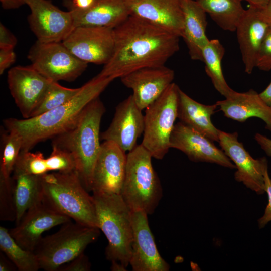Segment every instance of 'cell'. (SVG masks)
<instances>
[{
  "label": "cell",
  "instance_id": "30",
  "mask_svg": "<svg viewBox=\"0 0 271 271\" xmlns=\"http://www.w3.org/2000/svg\"><path fill=\"white\" fill-rule=\"evenodd\" d=\"M1 135L0 178H10L22 150L20 136L13 131L7 130Z\"/></svg>",
  "mask_w": 271,
  "mask_h": 271
},
{
  "label": "cell",
  "instance_id": "27",
  "mask_svg": "<svg viewBox=\"0 0 271 271\" xmlns=\"http://www.w3.org/2000/svg\"><path fill=\"white\" fill-rule=\"evenodd\" d=\"M220 28L235 32L245 10L239 0H196Z\"/></svg>",
  "mask_w": 271,
  "mask_h": 271
},
{
  "label": "cell",
  "instance_id": "10",
  "mask_svg": "<svg viewBox=\"0 0 271 271\" xmlns=\"http://www.w3.org/2000/svg\"><path fill=\"white\" fill-rule=\"evenodd\" d=\"M62 42L80 60L104 65L109 60L113 51V28L76 27Z\"/></svg>",
  "mask_w": 271,
  "mask_h": 271
},
{
  "label": "cell",
  "instance_id": "7",
  "mask_svg": "<svg viewBox=\"0 0 271 271\" xmlns=\"http://www.w3.org/2000/svg\"><path fill=\"white\" fill-rule=\"evenodd\" d=\"M100 231L97 227L70 221L56 233L42 237L34 250L40 268L58 270L84 253L87 246L98 239Z\"/></svg>",
  "mask_w": 271,
  "mask_h": 271
},
{
  "label": "cell",
  "instance_id": "35",
  "mask_svg": "<svg viewBox=\"0 0 271 271\" xmlns=\"http://www.w3.org/2000/svg\"><path fill=\"white\" fill-rule=\"evenodd\" d=\"M256 67L262 71L271 70V26L268 28L261 44Z\"/></svg>",
  "mask_w": 271,
  "mask_h": 271
},
{
  "label": "cell",
  "instance_id": "20",
  "mask_svg": "<svg viewBox=\"0 0 271 271\" xmlns=\"http://www.w3.org/2000/svg\"><path fill=\"white\" fill-rule=\"evenodd\" d=\"M124 1L131 15L156 24L182 37L184 17L181 0Z\"/></svg>",
  "mask_w": 271,
  "mask_h": 271
},
{
  "label": "cell",
  "instance_id": "22",
  "mask_svg": "<svg viewBox=\"0 0 271 271\" xmlns=\"http://www.w3.org/2000/svg\"><path fill=\"white\" fill-rule=\"evenodd\" d=\"M224 115L243 122L251 117H257L265 123V128L271 131V107L253 89L234 93L224 100L215 103Z\"/></svg>",
  "mask_w": 271,
  "mask_h": 271
},
{
  "label": "cell",
  "instance_id": "8",
  "mask_svg": "<svg viewBox=\"0 0 271 271\" xmlns=\"http://www.w3.org/2000/svg\"><path fill=\"white\" fill-rule=\"evenodd\" d=\"M180 88L172 83L145 109L141 144L152 158L162 160L170 148V138L178 118Z\"/></svg>",
  "mask_w": 271,
  "mask_h": 271
},
{
  "label": "cell",
  "instance_id": "34",
  "mask_svg": "<svg viewBox=\"0 0 271 271\" xmlns=\"http://www.w3.org/2000/svg\"><path fill=\"white\" fill-rule=\"evenodd\" d=\"M49 172H68L76 171V164L68 151L52 145V151L46 158Z\"/></svg>",
  "mask_w": 271,
  "mask_h": 271
},
{
  "label": "cell",
  "instance_id": "26",
  "mask_svg": "<svg viewBox=\"0 0 271 271\" xmlns=\"http://www.w3.org/2000/svg\"><path fill=\"white\" fill-rule=\"evenodd\" d=\"M41 176L13 173L16 225L29 208L42 202Z\"/></svg>",
  "mask_w": 271,
  "mask_h": 271
},
{
  "label": "cell",
  "instance_id": "43",
  "mask_svg": "<svg viewBox=\"0 0 271 271\" xmlns=\"http://www.w3.org/2000/svg\"><path fill=\"white\" fill-rule=\"evenodd\" d=\"M2 7L5 9H17L25 4L24 0H0Z\"/></svg>",
  "mask_w": 271,
  "mask_h": 271
},
{
  "label": "cell",
  "instance_id": "11",
  "mask_svg": "<svg viewBox=\"0 0 271 271\" xmlns=\"http://www.w3.org/2000/svg\"><path fill=\"white\" fill-rule=\"evenodd\" d=\"M24 1L30 9L28 22L37 41L62 42L75 28L70 11H62L49 0Z\"/></svg>",
  "mask_w": 271,
  "mask_h": 271
},
{
  "label": "cell",
  "instance_id": "23",
  "mask_svg": "<svg viewBox=\"0 0 271 271\" xmlns=\"http://www.w3.org/2000/svg\"><path fill=\"white\" fill-rule=\"evenodd\" d=\"M75 27H106L114 28L130 14L124 0H95L93 5L84 10L70 9Z\"/></svg>",
  "mask_w": 271,
  "mask_h": 271
},
{
  "label": "cell",
  "instance_id": "9",
  "mask_svg": "<svg viewBox=\"0 0 271 271\" xmlns=\"http://www.w3.org/2000/svg\"><path fill=\"white\" fill-rule=\"evenodd\" d=\"M31 65L51 81L71 82L86 70L88 63L74 56L62 42L37 41L28 55Z\"/></svg>",
  "mask_w": 271,
  "mask_h": 271
},
{
  "label": "cell",
  "instance_id": "40",
  "mask_svg": "<svg viewBox=\"0 0 271 271\" xmlns=\"http://www.w3.org/2000/svg\"><path fill=\"white\" fill-rule=\"evenodd\" d=\"M254 139L266 154L271 157V139L259 133L255 134Z\"/></svg>",
  "mask_w": 271,
  "mask_h": 271
},
{
  "label": "cell",
  "instance_id": "13",
  "mask_svg": "<svg viewBox=\"0 0 271 271\" xmlns=\"http://www.w3.org/2000/svg\"><path fill=\"white\" fill-rule=\"evenodd\" d=\"M10 93L24 118H29L38 106L51 83L33 66H17L8 72Z\"/></svg>",
  "mask_w": 271,
  "mask_h": 271
},
{
  "label": "cell",
  "instance_id": "36",
  "mask_svg": "<svg viewBox=\"0 0 271 271\" xmlns=\"http://www.w3.org/2000/svg\"><path fill=\"white\" fill-rule=\"evenodd\" d=\"M262 171L265 191L268 197V203L265 209L263 215L258 220V224L260 229L264 227L268 222L271 221V179L268 174L267 159L264 163Z\"/></svg>",
  "mask_w": 271,
  "mask_h": 271
},
{
  "label": "cell",
  "instance_id": "29",
  "mask_svg": "<svg viewBox=\"0 0 271 271\" xmlns=\"http://www.w3.org/2000/svg\"><path fill=\"white\" fill-rule=\"evenodd\" d=\"M0 249L19 271H37L41 269L34 251L23 248L14 239L9 229L0 227Z\"/></svg>",
  "mask_w": 271,
  "mask_h": 271
},
{
  "label": "cell",
  "instance_id": "1",
  "mask_svg": "<svg viewBox=\"0 0 271 271\" xmlns=\"http://www.w3.org/2000/svg\"><path fill=\"white\" fill-rule=\"evenodd\" d=\"M114 46L100 77L121 78L145 67L165 65L179 49L180 37L133 15L113 28Z\"/></svg>",
  "mask_w": 271,
  "mask_h": 271
},
{
  "label": "cell",
  "instance_id": "5",
  "mask_svg": "<svg viewBox=\"0 0 271 271\" xmlns=\"http://www.w3.org/2000/svg\"><path fill=\"white\" fill-rule=\"evenodd\" d=\"M97 227L108 244L106 258L126 268L129 265L133 239L132 211L120 194L93 193Z\"/></svg>",
  "mask_w": 271,
  "mask_h": 271
},
{
  "label": "cell",
  "instance_id": "32",
  "mask_svg": "<svg viewBox=\"0 0 271 271\" xmlns=\"http://www.w3.org/2000/svg\"><path fill=\"white\" fill-rule=\"evenodd\" d=\"M49 172L46 158L43 153L21 150L13 173L42 175Z\"/></svg>",
  "mask_w": 271,
  "mask_h": 271
},
{
  "label": "cell",
  "instance_id": "18",
  "mask_svg": "<svg viewBox=\"0 0 271 271\" xmlns=\"http://www.w3.org/2000/svg\"><path fill=\"white\" fill-rule=\"evenodd\" d=\"M70 220L69 217L53 210L41 202L29 208L19 223L9 231L21 247L34 251L44 232Z\"/></svg>",
  "mask_w": 271,
  "mask_h": 271
},
{
  "label": "cell",
  "instance_id": "14",
  "mask_svg": "<svg viewBox=\"0 0 271 271\" xmlns=\"http://www.w3.org/2000/svg\"><path fill=\"white\" fill-rule=\"evenodd\" d=\"M218 143L237 169L234 174L235 180L258 194L265 193L262 169L266 157L257 159L252 158L243 144L239 142L237 132L229 133L220 130Z\"/></svg>",
  "mask_w": 271,
  "mask_h": 271
},
{
  "label": "cell",
  "instance_id": "12",
  "mask_svg": "<svg viewBox=\"0 0 271 271\" xmlns=\"http://www.w3.org/2000/svg\"><path fill=\"white\" fill-rule=\"evenodd\" d=\"M126 162L124 151L115 143L104 141L93 167L90 191L93 193L120 194Z\"/></svg>",
  "mask_w": 271,
  "mask_h": 271
},
{
  "label": "cell",
  "instance_id": "25",
  "mask_svg": "<svg viewBox=\"0 0 271 271\" xmlns=\"http://www.w3.org/2000/svg\"><path fill=\"white\" fill-rule=\"evenodd\" d=\"M217 108L216 103L205 105L194 100L180 89L178 118L213 142H218L220 130L211 121Z\"/></svg>",
  "mask_w": 271,
  "mask_h": 271
},
{
  "label": "cell",
  "instance_id": "3",
  "mask_svg": "<svg viewBox=\"0 0 271 271\" xmlns=\"http://www.w3.org/2000/svg\"><path fill=\"white\" fill-rule=\"evenodd\" d=\"M105 112L99 97L84 108L75 123L52 139V145L70 152L73 156L76 171L85 188L90 191L93 167L100 152V126Z\"/></svg>",
  "mask_w": 271,
  "mask_h": 271
},
{
  "label": "cell",
  "instance_id": "6",
  "mask_svg": "<svg viewBox=\"0 0 271 271\" xmlns=\"http://www.w3.org/2000/svg\"><path fill=\"white\" fill-rule=\"evenodd\" d=\"M152 156L141 144L128 152L125 176L120 195L132 211L153 214L163 196Z\"/></svg>",
  "mask_w": 271,
  "mask_h": 271
},
{
  "label": "cell",
  "instance_id": "17",
  "mask_svg": "<svg viewBox=\"0 0 271 271\" xmlns=\"http://www.w3.org/2000/svg\"><path fill=\"white\" fill-rule=\"evenodd\" d=\"M142 111L132 94L129 95L116 107L112 120L100 134V139L115 143L125 152L131 151L144 132V115Z\"/></svg>",
  "mask_w": 271,
  "mask_h": 271
},
{
  "label": "cell",
  "instance_id": "21",
  "mask_svg": "<svg viewBox=\"0 0 271 271\" xmlns=\"http://www.w3.org/2000/svg\"><path fill=\"white\" fill-rule=\"evenodd\" d=\"M270 26L260 16L258 9L249 7L235 32L245 72L250 74L256 67L259 50Z\"/></svg>",
  "mask_w": 271,
  "mask_h": 271
},
{
  "label": "cell",
  "instance_id": "42",
  "mask_svg": "<svg viewBox=\"0 0 271 271\" xmlns=\"http://www.w3.org/2000/svg\"><path fill=\"white\" fill-rule=\"evenodd\" d=\"M17 269L15 264L6 256L3 252L0 253V271H14Z\"/></svg>",
  "mask_w": 271,
  "mask_h": 271
},
{
  "label": "cell",
  "instance_id": "31",
  "mask_svg": "<svg viewBox=\"0 0 271 271\" xmlns=\"http://www.w3.org/2000/svg\"><path fill=\"white\" fill-rule=\"evenodd\" d=\"M80 89L81 87L77 88L65 87L58 82L52 81L30 117L38 116L66 103L71 100Z\"/></svg>",
  "mask_w": 271,
  "mask_h": 271
},
{
  "label": "cell",
  "instance_id": "37",
  "mask_svg": "<svg viewBox=\"0 0 271 271\" xmlns=\"http://www.w3.org/2000/svg\"><path fill=\"white\" fill-rule=\"evenodd\" d=\"M91 263L87 256L84 253L80 254L67 263L60 266L59 271H89Z\"/></svg>",
  "mask_w": 271,
  "mask_h": 271
},
{
  "label": "cell",
  "instance_id": "2",
  "mask_svg": "<svg viewBox=\"0 0 271 271\" xmlns=\"http://www.w3.org/2000/svg\"><path fill=\"white\" fill-rule=\"evenodd\" d=\"M114 79L96 75L81 86L79 92L66 103L37 116L5 119L4 124L7 130L20 136L21 150L30 151L38 143L53 139L71 128L85 106L98 97Z\"/></svg>",
  "mask_w": 271,
  "mask_h": 271
},
{
  "label": "cell",
  "instance_id": "16",
  "mask_svg": "<svg viewBox=\"0 0 271 271\" xmlns=\"http://www.w3.org/2000/svg\"><path fill=\"white\" fill-rule=\"evenodd\" d=\"M148 215L143 211H132L133 239L129 265L133 271H168L170 265L158 250Z\"/></svg>",
  "mask_w": 271,
  "mask_h": 271
},
{
  "label": "cell",
  "instance_id": "44",
  "mask_svg": "<svg viewBox=\"0 0 271 271\" xmlns=\"http://www.w3.org/2000/svg\"><path fill=\"white\" fill-rule=\"evenodd\" d=\"M260 17L271 26V0L264 9H258Z\"/></svg>",
  "mask_w": 271,
  "mask_h": 271
},
{
  "label": "cell",
  "instance_id": "39",
  "mask_svg": "<svg viewBox=\"0 0 271 271\" xmlns=\"http://www.w3.org/2000/svg\"><path fill=\"white\" fill-rule=\"evenodd\" d=\"M17 43L16 37L2 23L0 24V48H14Z\"/></svg>",
  "mask_w": 271,
  "mask_h": 271
},
{
  "label": "cell",
  "instance_id": "28",
  "mask_svg": "<svg viewBox=\"0 0 271 271\" xmlns=\"http://www.w3.org/2000/svg\"><path fill=\"white\" fill-rule=\"evenodd\" d=\"M225 48L218 39L209 40L202 50L205 71L215 89L225 98L231 96L235 91L227 83L222 69V60Z\"/></svg>",
  "mask_w": 271,
  "mask_h": 271
},
{
  "label": "cell",
  "instance_id": "19",
  "mask_svg": "<svg viewBox=\"0 0 271 271\" xmlns=\"http://www.w3.org/2000/svg\"><path fill=\"white\" fill-rule=\"evenodd\" d=\"M174 71L165 65L138 69L120 78L122 84L132 90L134 100L145 109L173 83Z\"/></svg>",
  "mask_w": 271,
  "mask_h": 271
},
{
  "label": "cell",
  "instance_id": "15",
  "mask_svg": "<svg viewBox=\"0 0 271 271\" xmlns=\"http://www.w3.org/2000/svg\"><path fill=\"white\" fill-rule=\"evenodd\" d=\"M170 143L171 148L182 151L192 161L236 168L224 151L216 147L213 141L181 121L175 124Z\"/></svg>",
  "mask_w": 271,
  "mask_h": 271
},
{
  "label": "cell",
  "instance_id": "41",
  "mask_svg": "<svg viewBox=\"0 0 271 271\" xmlns=\"http://www.w3.org/2000/svg\"><path fill=\"white\" fill-rule=\"evenodd\" d=\"M95 0H72L70 9L84 10L91 7Z\"/></svg>",
  "mask_w": 271,
  "mask_h": 271
},
{
  "label": "cell",
  "instance_id": "24",
  "mask_svg": "<svg viewBox=\"0 0 271 271\" xmlns=\"http://www.w3.org/2000/svg\"><path fill=\"white\" fill-rule=\"evenodd\" d=\"M183 13L182 38L191 59L202 61V50L209 39L206 35V13L196 1L181 0Z\"/></svg>",
  "mask_w": 271,
  "mask_h": 271
},
{
  "label": "cell",
  "instance_id": "38",
  "mask_svg": "<svg viewBox=\"0 0 271 271\" xmlns=\"http://www.w3.org/2000/svg\"><path fill=\"white\" fill-rule=\"evenodd\" d=\"M14 48H0V74L2 75L5 71L15 63L16 56Z\"/></svg>",
  "mask_w": 271,
  "mask_h": 271
},
{
  "label": "cell",
  "instance_id": "33",
  "mask_svg": "<svg viewBox=\"0 0 271 271\" xmlns=\"http://www.w3.org/2000/svg\"><path fill=\"white\" fill-rule=\"evenodd\" d=\"M16 210L14 197L12 177L8 179L0 178V220L15 221Z\"/></svg>",
  "mask_w": 271,
  "mask_h": 271
},
{
  "label": "cell",
  "instance_id": "46",
  "mask_svg": "<svg viewBox=\"0 0 271 271\" xmlns=\"http://www.w3.org/2000/svg\"><path fill=\"white\" fill-rule=\"evenodd\" d=\"M261 98L271 107V82L266 88L259 93Z\"/></svg>",
  "mask_w": 271,
  "mask_h": 271
},
{
  "label": "cell",
  "instance_id": "45",
  "mask_svg": "<svg viewBox=\"0 0 271 271\" xmlns=\"http://www.w3.org/2000/svg\"><path fill=\"white\" fill-rule=\"evenodd\" d=\"M240 1H245L247 2L250 7H252L257 9H262L265 8L269 3L270 0H239Z\"/></svg>",
  "mask_w": 271,
  "mask_h": 271
},
{
  "label": "cell",
  "instance_id": "4",
  "mask_svg": "<svg viewBox=\"0 0 271 271\" xmlns=\"http://www.w3.org/2000/svg\"><path fill=\"white\" fill-rule=\"evenodd\" d=\"M41 181L43 203L76 222L97 227L93 197L76 171L48 173L41 176Z\"/></svg>",
  "mask_w": 271,
  "mask_h": 271
}]
</instances>
